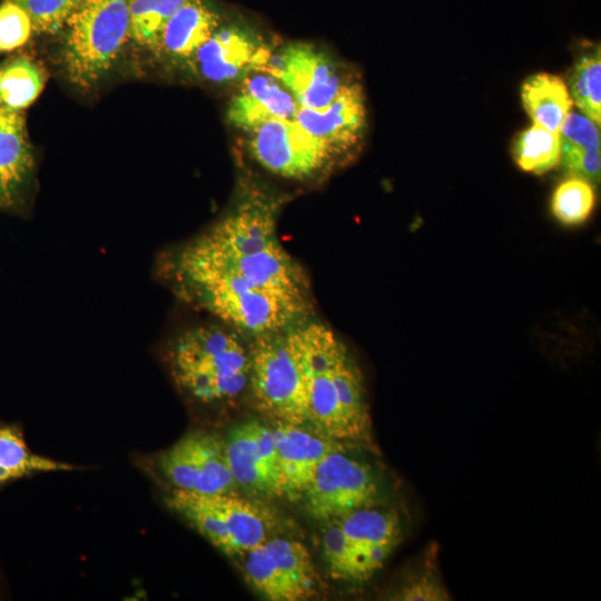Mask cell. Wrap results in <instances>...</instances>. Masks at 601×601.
Segmentation results:
<instances>
[{
	"instance_id": "obj_3",
	"label": "cell",
	"mask_w": 601,
	"mask_h": 601,
	"mask_svg": "<svg viewBox=\"0 0 601 601\" xmlns=\"http://www.w3.org/2000/svg\"><path fill=\"white\" fill-rule=\"evenodd\" d=\"M166 354L174 382L194 401L229 402L248 387L250 346L239 332L220 322L183 329Z\"/></svg>"
},
{
	"instance_id": "obj_17",
	"label": "cell",
	"mask_w": 601,
	"mask_h": 601,
	"mask_svg": "<svg viewBox=\"0 0 601 601\" xmlns=\"http://www.w3.org/2000/svg\"><path fill=\"white\" fill-rule=\"evenodd\" d=\"M306 131L321 140L333 154L353 147L366 124L363 88L345 83L336 97L322 109L299 107L294 118Z\"/></svg>"
},
{
	"instance_id": "obj_1",
	"label": "cell",
	"mask_w": 601,
	"mask_h": 601,
	"mask_svg": "<svg viewBox=\"0 0 601 601\" xmlns=\"http://www.w3.org/2000/svg\"><path fill=\"white\" fill-rule=\"evenodd\" d=\"M278 200L244 193L208 229L165 252L158 276L184 302L252 338L309 318L308 279L277 236Z\"/></svg>"
},
{
	"instance_id": "obj_28",
	"label": "cell",
	"mask_w": 601,
	"mask_h": 601,
	"mask_svg": "<svg viewBox=\"0 0 601 601\" xmlns=\"http://www.w3.org/2000/svg\"><path fill=\"white\" fill-rule=\"evenodd\" d=\"M30 16L35 32L56 33L83 0H10Z\"/></svg>"
},
{
	"instance_id": "obj_2",
	"label": "cell",
	"mask_w": 601,
	"mask_h": 601,
	"mask_svg": "<svg viewBox=\"0 0 601 601\" xmlns=\"http://www.w3.org/2000/svg\"><path fill=\"white\" fill-rule=\"evenodd\" d=\"M308 424L331 439L374 447L362 372L346 345L327 325L299 324Z\"/></svg>"
},
{
	"instance_id": "obj_26",
	"label": "cell",
	"mask_w": 601,
	"mask_h": 601,
	"mask_svg": "<svg viewBox=\"0 0 601 601\" xmlns=\"http://www.w3.org/2000/svg\"><path fill=\"white\" fill-rule=\"evenodd\" d=\"M189 0H130V40L155 49L166 20Z\"/></svg>"
},
{
	"instance_id": "obj_8",
	"label": "cell",
	"mask_w": 601,
	"mask_h": 601,
	"mask_svg": "<svg viewBox=\"0 0 601 601\" xmlns=\"http://www.w3.org/2000/svg\"><path fill=\"white\" fill-rule=\"evenodd\" d=\"M367 445L346 442L318 464L302 496L311 518L325 523L352 511L385 502L382 466L362 454Z\"/></svg>"
},
{
	"instance_id": "obj_19",
	"label": "cell",
	"mask_w": 601,
	"mask_h": 601,
	"mask_svg": "<svg viewBox=\"0 0 601 601\" xmlns=\"http://www.w3.org/2000/svg\"><path fill=\"white\" fill-rule=\"evenodd\" d=\"M220 26L218 12L207 0H189L166 20L155 49L173 62L190 61Z\"/></svg>"
},
{
	"instance_id": "obj_29",
	"label": "cell",
	"mask_w": 601,
	"mask_h": 601,
	"mask_svg": "<svg viewBox=\"0 0 601 601\" xmlns=\"http://www.w3.org/2000/svg\"><path fill=\"white\" fill-rule=\"evenodd\" d=\"M35 32L28 12L13 1L0 4V53L23 47Z\"/></svg>"
},
{
	"instance_id": "obj_24",
	"label": "cell",
	"mask_w": 601,
	"mask_h": 601,
	"mask_svg": "<svg viewBox=\"0 0 601 601\" xmlns=\"http://www.w3.org/2000/svg\"><path fill=\"white\" fill-rule=\"evenodd\" d=\"M513 155L518 166L524 171L544 174L560 164L559 135L533 124L518 136Z\"/></svg>"
},
{
	"instance_id": "obj_23",
	"label": "cell",
	"mask_w": 601,
	"mask_h": 601,
	"mask_svg": "<svg viewBox=\"0 0 601 601\" xmlns=\"http://www.w3.org/2000/svg\"><path fill=\"white\" fill-rule=\"evenodd\" d=\"M437 555L436 543L426 546L415 565L406 573L403 581L387 594L386 599L397 601L451 600V594L440 572Z\"/></svg>"
},
{
	"instance_id": "obj_18",
	"label": "cell",
	"mask_w": 601,
	"mask_h": 601,
	"mask_svg": "<svg viewBox=\"0 0 601 601\" xmlns=\"http://www.w3.org/2000/svg\"><path fill=\"white\" fill-rule=\"evenodd\" d=\"M299 106L292 93L274 77L256 72L244 83L228 105L227 119L238 129L252 131L269 120L294 119Z\"/></svg>"
},
{
	"instance_id": "obj_25",
	"label": "cell",
	"mask_w": 601,
	"mask_h": 601,
	"mask_svg": "<svg viewBox=\"0 0 601 601\" xmlns=\"http://www.w3.org/2000/svg\"><path fill=\"white\" fill-rule=\"evenodd\" d=\"M570 93L583 115L597 126L601 122L600 49L583 56L573 67Z\"/></svg>"
},
{
	"instance_id": "obj_14",
	"label": "cell",
	"mask_w": 601,
	"mask_h": 601,
	"mask_svg": "<svg viewBox=\"0 0 601 601\" xmlns=\"http://www.w3.org/2000/svg\"><path fill=\"white\" fill-rule=\"evenodd\" d=\"M255 32L237 23L220 26L190 59L195 71L214 83H228L259 72L269 57Z\"/></svg>"
},
{
	"instance_id": "obj_20",
	"label": "cell",
	"mask_w": 601,
	"mask_h": 601,
	"mask_svg": "<svg viewBox=\"0 0 601 601\" xmlns=\"http://www.w3.org/2000/svg\"><path fill=\"white\" fill-rule=\"evenodd\" d=\"M521 98L533 122L554 132L559 131L572 106L565 82L546 72L529 77L522 85Z\"/></svg>"
},
{
	"instance_id": "obj_21",
	"label": "cell",
	"mask_w": 601,
	"mask_h": 601,
	"mask_svg": "<svg viewBox=\"0 0 601 601\" xmlns=\"http://www.w3.org/2000/svg\"><path fill=\"white\" fill-rule=\"evenodd\" d=\"M71 470L75 466L32 452L18 425L0 424V486L36 473Z\"/></svg>"
},
{
	"instance_id": "obj_7",
	"label": "cell",
	"mask_w": 601,
	"mask_h": 601,
	"mask_svg": "<svg viewBox=\"0 0 601 601\" xmlns=\"http://www.w3.org/2000/svg\"><path fill=\"white\" fill-rule=\"evenodd\" d=\"M299 324L254 337L250 345L248 387L257 410L273 422L308 424Z\"/></svg>"
},
{
	"instance_id": "obj_15",
	"label": "cell",
	"mask_w": 601,
	"mask_h": 601,
	"mask_svg": "<svg viewBox=\"0 0 601 601\" xmlns=\"http://www.w3.org/2000/svg\"><path fill=\"white\" fill-rule=\"evenodd\" d=\"M35 177L36 158L24 115L0 105V213L26 210Z\"/></svg>"
},
{
	"instance_id": "obj_13",
	"label": "cell",
	"mask_w": 601,
	"mask_h": 601,
	"mask_svg": "<svg viewBox=\"0 0 601 601\" xmlns=\"http://www.w3.org/2000/svg\"><path fill=\"white\" fill-rule=\"evenodd\" d=\"M259 72L276 78L302 108L326 107L345 85L336 63L305 42H293L270 52Z\"/></svg>"
},
{
	"instance_id": "obj_22",
	"label": "cell",
	"mask_w": 601,
	"mask_h": 601,
	"mask_svg": "<svg viewBox=\"0 0 601 601\" xmlns=\"http://www.w3.org/2000/svg\"><path fill=\"white\" fill-rule=\"evenodd\" d=\"M43 67L27 55H18L0 62V105L21 111L35 102L45 88Z\"/></svg>"
},
{
	"instance_id": "obj_10",
	"label": "cell",
	"mask_w": 601,
	"mask_h": 601,
	"mask_svg": "<svg viewBox=\"0 0 601 601\" xmlns=\"http://www.w3.org/2000/svg\"><path fill=\"white\" fill-rule=\"evenodd\" d=\"M158 465L177 490L200 494L234 493L224 440L204 431L191 432L160 454Z\"/></svg>"
},
{
	"instance_id": "obj_11",
	"label": "cell",
	"mask_w": 601,
	"mask_h": 601,
	"mask_svg": "<svg viewBox=\"0 0 601 601\" xmlns=\"http://www.w3.org/2000/svg\"><path fill=\"white\" fill-rule=\"evenodd\" d=\"M248 148L255 160L272 174L303 180L315 176L333 156L329 149L295 119H277L250 131Z\"/></svg>"
},
{
	"instance_id": "obj_12",
	"label": "cell",
	"mask_w": 601,
	"mask_h": 601,
	"mask_svg": "<svg viewBox=\"0 0 601 601\" xmlns=\"http://www.w3.org/2000/svg\"><path fill=\"white\" fill-rule=\"evenodd\" d=\"M235 483L250 497H284L283 476L273 427L250 418L234 426L224 440Z\"/></svg>"
},
{
	"instance_id": "obj_27",
	"label": "cell",
	"mask_w": 601,
	"mask_h": 601,
	"mask_svg": "<svg viewBox=\"0 0 601 601\" xmlns=\"http://www.w3.org/2000/svg\"><path fill=\"white\" fill-rule=\"evenodd\" d=\"M594 203L592 185L582 178L571 176L555 188L551 209L562 225L578 226L589 218Z\"/></svg>"
},
{
	"instance_id": "obj_6",
	"label": "cell",
	"mask_w": 601,
	"mask_h": 601,
	"mask_svg": "<svg viewBox=\"0 0 601 601\" xmlns=\"http://www.w3.org/2000/svg\"><path fill=\"white\" fill-rule=\"evenodd\" d=\"M61 61L68 80L97 85L130 40V0H83L63 28Z\"/></svg>"
},
{
	"instance_id": "obj_30",
	"label": "cell",
	"mask_w": 601,
	"mask_h": 601,
	"mask_svg": "<svg viewBox=\"0 0 601 601\" xmlns=\"http://www.w3.org/2000/svg\"><path fill=\"white\" fill-rule=\"evenodd\" d=\"M558 135L561 150L601 147L599 126L583 114L570 111Z\"/></svg>"
},
{
	"instance_id": "obj_16",
	"label": "cell",
	"mask_w": 601,
	"mask_h": 601,
	"mask_svg": "<svg viewBox=\"0 0 601 601\" xmlns=\"http://www.w3.org/2000/svg\"><path fill=\"white\" fill-rule=\"evenodd\" d=\"M272 427L283 476L284 497L300 500L319 462L346 442L331 439L309 424L273 422Z\"/></svg>"
},
{
	"instance_id": "obj_5",
	"label": "cell",
	"mask_w": 601,
	"mask_h": 601,
	"mask_svg": "<svg viewBox=\"0 0 601 601\" xmlns=\"http://www.w3.org/2000/svg\"><path fill=\"white\" fill-rule=\"evenodd\" d=\"M167 506L228 556H243L275 535L276 512L259 499L234 493L200 494L174 489Z\"/></svg>"
},
{
	"instance_id": "obj_4",
	"label": "cell",
	"mask_w": 601,
	"mask_h": 601,
	"mask_svg": "<svg viewBox=\"0 0 601 601\" xmlns=\"http://www.w3.org/2000/svg\"><path fill=\"white\" fill-rule=\"evenodd\" d=\"M323 524L321 549L327 571L334 580L353 584L370 581L404 534L401 513L387 503L362 508Z\"/></svg>"
},
{
	"instance_id": "obj_9",
	"label": "cell",
	"mask_w": 601,
	"mask_h": 601,
	"mask_svg": "<svg viewBox=\"0 0 601 601\" xmlns=\"http://www.w3.org/2000/svg\"><path fill=\"white\" fill-rule=\"evenodd\" d=\"M242 558L247 583L268 601H304L318 594L319 578L300 541L274 535Z\"/></svg>"
},
{
	"instance_id": "obj_31",
	"label": "cell",
	"mask_w": 601,
	"mask_h": 601,
	"mask_svg": "<svg viewBox=\"0 0 601 601\" xmlns=\"http://www.w3.org/2000/svg\"><path fill=\"white\" fill-rule=\"evenodd\" d=\"M560 162L571 176L590 184L600 181L601 147L561 150Z\"/></svg>"
}]
</instances>
